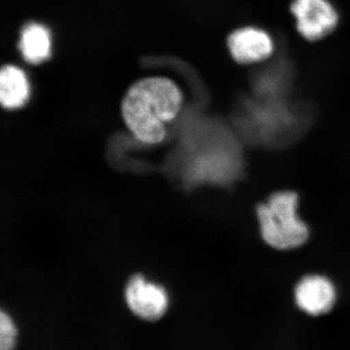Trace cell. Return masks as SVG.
<instances>
[{
	"label": "cell",
	"mask_w": 350,
	"mask_h": 350,
	"mask_svg": "<svg viewBox=\"0 0 350 350\" xmlns=\"http://www.w3.org/2000/svg\"><path fill=\"white\" fill-rule=\"evenodd\" d=\"M181 91L172 80L145 78L129 90L122 114L126 126L140 142L161 144L167 135L165 124L174 120L182 105Z\"/></svg>",
	"instance_id": "6da1fadb"
},
{
	"label": "cell",
	"mask_w": 350,
	"mask_h": 350,
	"mask_svg": "<svg viewBox=\"0 0 350 350\" xmlns=\"http://www.w3.org/2000/svg\"><path fill=\"white\" fill-rule=\"evenodd\" d=\"M246 121L245 137L265 149L285 148L301 137L308 125L303 109L285 103L284 98H259Z\"/></svg>",
	"instance_id": "7a4b0ae2"
},
{
	"label": "cell",
	"mask_w": 350,
	"mask_h": 350,
	"mask_svg": "<svg viewBox=\"0 0 350 350\" xmlns=\"http://www.w3.org/2000/svg\"><path fill=\"white\" fill-rule=\"evenodd\" d=\"M299 195L282 191L258 204L256 213L262 241L276 250L301 247L310 238L308 225L298 215Z\"/></svg>",
	"instance_id": "3957f363"
},
{
	"label": "cell",
	"mask_w": 350,
	"mask_h": 350,
	"mask_svg": "<svg viewBox=\"0 0 350 350\" xmlns=\"http://www.w3.org/2000/svg\"><path fill=\"white\" fill-rule=\"evenodd\" d=\"M290 11L297 31L310 41L326 38L338 24V13L329 0H293Z\"/></svg>",
	"instance_id": "277c9868"
},
{
	"label": "cell",
	"mask_w": 350,
	"mask_h": 350,
	"mask_svg": "<svg viewBox=\"0 0 350 350\" xmlns=\"http://www.w3.org/2000/svg\"><path fill=\"white\" fill-rule=\"evenodd\" d=\"M227 44L232 59L243 64L268 61L275 50V39L271 34L258 27L237 29L230 34Z\"/></svg>",
	"instance_id": "5b68a950"
},
{
	"label": "cell",
	"mask_w": 350,
	"mask_h": 350,
	"mask_svg": "<svg viewBox=\"0 0 350 350\" xmlns=\"http://www.w3.org/2000/svg\"><path fill=\"white\" fill-rule=\"evenodd\" d=\"M126 301L139 319L155 321L167 312L169 296L160 285L146 282L142 275H135L126 285Z\"/></svg>",
	"instance_id": "8992f818"
},
{
	"label": "cell",
	"mask_w": 350,
	"mask_h": 350,
	"mask_svg": "<svg viewBox=\"0 0 350 350\" xmlns=\"http://www.w3.org/2000/svg\"><path fill=\"white\" fill-rule=\"evenodd\" d=\"M337 300V292L325 276L312 275L301 278L295 288L297 306L312 317L330 312Z\"/></svg>",
	"instance_id": "52a82bcc"
},
{
	"label": "cell",
	"mask_w": 350,
	"mask_h": 350,
	"mask_svg": "<svg viewBox=\"0 0 350 350\" xmlns=\"http://www.w3.org/2000/svg\"><path fill=\"white\" fill-rule=\"evenodd\" d=\"M292 71L284 59H275L266 64L255 76L254 87L258 96L268 100L284 98L293 79Z\"/></svg>",
	"instance_id": "ba28073f"
},
{
	"label": "cell",
	"mask_w": 350,
	"mask_h": 350,
	"mask_svg": "<svg viewBox=\"0 0 350 350\" xmlns=\"http://www.w3.org/2000/svg\"><path fill=\"white\" fill-rule=\"evenodd\" d=\"M31 96V84L25 71L14 64L0 68V105L7 109L24 107Z\"/></svg>",
	"instance_id": "9c48e42d"
},
{
	"label": "cell",
	"mask_w": 350,
	"mask_h": 350,
	"mask_svg": "<svg viewBox=\"0 0 350 350\" xmlns=\"http://www.w3.org/2000/svg\"><path fill=\"white\" fill-rule=\"evenodd\" d=\"M19 50L27 63L47 61L52 54V38L48 27L36 22L25 25L21 31Z\"/></svg>",
	"instance_id": "30bf717a"
},
{
	"label": "cell",
	"mask_w": 350,
	"mask_h": 350,
	"mask_svg": "<svg viewBox=\"0 0 350 350\" xmlns=\"http://www.w3.org/2000/svg\"><path fill=\"white\" fill-rule=\"evenodd\" d=\"M17 338V329L12 319L0 310V350L14 349Z\"/></svg>",
	"instance_id": "8fae6325"
}]
</instances>
